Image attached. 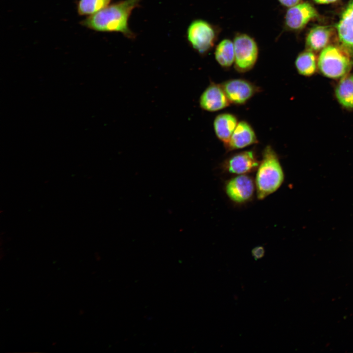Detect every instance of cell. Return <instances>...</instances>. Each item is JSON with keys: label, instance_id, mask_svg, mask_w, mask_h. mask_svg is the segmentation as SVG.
<instances>
[{"label": "cell", "instance_id": "cell-2", "mask_svg": "<svg viewBox=\"0 0 353 353\" xmlns=\"http://www.w3.org/2000/svg\"><path fill=\"white\" fill-rule=\"evenodd\" d=\"M284 178L283 171L277 153L271 146H266L254 180L258 199L263 200L276 192L282 185Z\"/></svg>", "mask_w": 353, "mask_h": 353}, {"label": "cell", "instance_id": "cell-12", "mask_svg": "<svg viewBox=\"0 0 353 353\" xmlns=\"http://www.w3.org/2000/svg\"><path fill=\"white\" fill-rule=\"evenodd\" d=\"M258 142L256 134L247 122H238L228 143L225 145L227 150L231 151L245 148Z\"/></svg>", "mask_w": 353, "mask_h": 353}, {"label": "cell", "instance_id": "cell-9", "mask_svg": "<svg viewBox=\"0 0 353 353\" xmlns=\"http://www.w3.org/2000/svg\"><path fill=\"white\" fill-rule=\"evenodd\" d=\"M221 84L211 82L203 91L199 99L200 107L205 111L215 112L230 104Z\"/></svg>", "mask_w": 353, "mask_h": 353}, {"label": "cell", "instance_id": "cell-20", "mask_svg": "<svg viewBox=\"0 0 353 353\" xmlns=\"http://www.w3.org/2000/svg\"><path fill=\"white\" fill-rule=\"evenodd\" d=\"M283 5L290 7L299 3L301 0H278Z\"/></svg>", "mask_w": 353, "mask_h": 353}, {"label": "cell", "instance_id": "cell-22", "mask_svg": "<svg viewBox=\"0 0 353 353\" xmlns=\"http://www.w3.org/2000/svg\"><path fill=\"white\" fill-rule=\"evenodd\" d=\"M84 314V310L82 309L79 310V315H83Z\"/></svg>", "mask_w": 353, "mask_h": 353}, {"label": "cell", "instance_id": "cell-11", "mask_svg": "<svg viewBox=\"0 0 353 353\" xmlns=\"http://www.w3.org/2000/svg\"><path fill=\"white\" fill-rule=\"evenodd\" d=\"M340 47L353 56V0H350L336 25Z\"/></svg>", "mask_w": 353, "mask_h": 353}, {"label": "cell", "instance_id": "cell-13", "mask_svg": "<svg viewBox=\"0 0 353 353\" xmlns=\"http://www.w3.org/2000/svg\"><path fill=\"white\" fill-rule=\"evenodd\" d=\"M333 29L329 26L313 27L308 32L305 40L307 50L317 52L329 45L333 35Z\"/></svg>", "mask_w": 353, "mask_h": 353}, {"label": "cell", "instance_id": "cell-4", "mask_svg": "<svg viewBox=\"0 0 353 353\" xmlns=\"http://www.w3.org/2000/svg\"><path fill=\"white\" fill-rule=\"evenodd\" d=\"M234 64L236 70L245 73L251 70L258 56V48L255 41L249 36L241 34L234 40Z\"/></svg>", "mask_w": 353, "mask_h": 353}, {"label": "cell", "instance_id": "cell-3", "mask_svg": "<svg viewBox=\"0 0 353 353\" xmlns=\"http://www.w3.org/2000/svg\"><path fill=\"white\" fill-rule=\"evenodd\" d=\"M351 55L342 48L328 45L323 50L318 59V68L325 76L333 79L347 75L352 67Z\"/></svg>", "mask_w": 353, "mask_h": 353}, {"label": "cell", "instance_id": "cell-18", "mask_svg": "<svg viewBox=\"0 0 353 353\" xmlns=\"http://www.w3.org/2000/svg\"><path fill=\"white\" fill-rule=\"evenodd\" d=\"M111 0H79L77 12L80 16H90L109 5Z\"/></svg>", "mask_w": 353, "mask_h": 353}, {"label": "cell", "instance_id": "cell-6", "mask_svg": "<svg viewBox=\"0 0 353 353\" xmlns=\"http://www.w3.org/2000/svg\"><path fill=\"white\" fill-rule=\"evenodd\" d=\"M221 85L229 102L236 105L245 104L259 91L254 84L241 78L227 80Z\"/></svg>", "mask_w": 353, "mask_h": 353}, {"label": "cell", "instance_id": "cell-15", "mask_svg": "<svg viewBox=\"0 0 353 353\" xmlns=\"http://www.w3.org/2000/svg\"><path fill=\"white\" fill-rule=\"evenodd\" d=\"M335 96L343 106L353 108V74L342 77L335 89Z\"/></svg>", "mask_w": 353, "mask_h": 353}, {"label": "cell", "instance_id": "cell-10", "mask_svg": "<svg viewBox=\"0 0 353 353\" xmlns=\"http://www.w3.org/2000/svg\"><path fill=\"white\" fill-rule=\"evenodd\" d=\"M318 16L316 9L311 4L308 2H300L287 10L285 24L290 29H301Z\"/></svg>", "mask_w": 353, "mask_h": 353}, {"label": "cell", "instance_id": "cell-5", "mask_svg": "<svg viewBox=\"0 0 353 353\" xmlns=\"http://www.w3.org/2000/svg\"><path fill=\"white\" fill-rule=\"evenodd\" d=\"M215 32L211 25L205 21L196 20L188 26L187 39L200 54H204L211 48L215 38Z\"/></svg>", "mask_w": 353, "mask_h": 353}, {"label": "cell", "instance_id": "cell-17", "mask_svg": "<svg viewBox=\"0 0 353 353\" xmlns=\"http://www.w3.org/2000/svg\"><path fill=\"white\" fill-rule=\"evenodd\" d=\"M215 56L221 66L225 68L231 66L235 59L233 42L229 39L222 40L217 46Z\"/></svg>", "mask_w": 353, "mask_h": 353}, {"label": "cell", "instance_id": "cell-14", "mask_svg": "<svg viewBox=\"0 0 353 353\" xmlns=\"http://www.w3.org/2000/svg\"><path fill=\"white\" fill-rule=\"evenodd\" d=\"M236 117L231 113H224L217 115L213 122V127L217 138L224 144L229 141L237 124Z\"/></svg>", "mask_w": 353, "mask_h": 353}, {"label": "cell", "instance_id": "cell-8", "mask_svg": "<svg viewBox=\"0 0 353 353\" xmlns=\"http://www.w3.org/2000/svg\"><path fill=\"white\" fill-rule=\"evenodd\" d=\"M260 161L252 151H245L235 153L224 162V170L230 174L245 175L257 170Z\"/></svg>", "mask_w": 353, "mask_h": 353}, {"label": "cell", "instance_id": "cell-16", "mask_svg": "<svg viewBox=\"0 0 353 353\" xmlns=\"http://www.w3.org/2000/svg\"><path fill=\"white\" fill-rule=\"evenodd\" d=\"M317 63L318 60L315 54L307 50L299 54L295 61V66L300 75L309 76L315 73Z\"/></svg>", "mask_w": 353, "mask_h": 353}, {"label": "cell", "instance_id": "cell-1", "mask_svg": "<svg viewBox=\"0 0 353 353\" xmlns=\"http://www.w3.org/2000/svg\"><path fill=\"white\" fill-rule=\"evenodd\" d=\"M141 0H124L109 5L92 15L87 16L80 24L91 30L103 32H120L133 39L135 34L128 26V20L134 9Z\"/></svg>", "mask_w": 353, "mask_h": 353}, {"label": "cell", "instance_id": "cell-7", "mask_svg": "<svg viewBox=\"0 0 353 353\" xmlns=\"http://www.w3.org/2000/svg\"><path fill=\"white\" fill-rule=\"evenodd\" d=\"M255 189V181L247 174L238 175L230 178L225 185V191L228 197L238 203L250 200Z\"/></svg>", "mask_w": 353, "mask_h": 353}, {"label": "cell", "instance_id": "cell-21", "mask_svg": "<svg viewBox=\"0 0 353 353\" xmlns=\"http://www.w3.org/2000/svg\"><path fill=\"white\" fill-rule=\"evenodd\" d=\"M316 3L318 4H328L334 2L338 0H313Z\"/></svg>", "mask_w": 353, "mask_h": 353}, {"label": "cell", "instance_id": "cell-19", "mask_svg": "<svg viewBox=\"0 0 353 353\" xmlns=\"http://www.w3.org/2000/svg\"><path fill=\"white\" fill-rule=\"evenodd\" d=\"M265 249L263 246H257L252 250V254L254 259L257 260L262 258L265 254Z\"/></svg>", "mask_w": 353, "mask_h": 353}]
</instances>
